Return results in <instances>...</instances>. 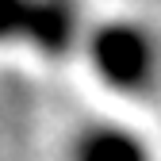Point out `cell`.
<instances>
[{
  "label": "cell",
  "mask_w": 161,
  "mask_h": 161,
  "mask_svg": "<svg viewBox=\"0 0 161 161\" xmlns=\"http://www.w3.org/2000/svg\"><path fill=\"white\" fill-rule=\"evenodd\" d=\"M62 161H150L142 130L119 119H85L65 138Z\"/></svg>",
  "instance_id": "cell-1"
}]
</instances>
